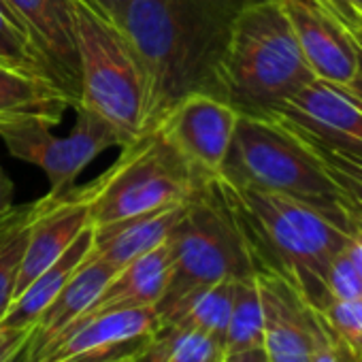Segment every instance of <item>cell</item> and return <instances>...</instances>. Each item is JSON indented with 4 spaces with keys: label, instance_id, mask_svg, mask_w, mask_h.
<instances>
[{
    "label": "cell",
    "instance_id": "obj_1",
    "mask_svg": "<svg viewBox=\"0 0 362 362\" xmlns=\"http://www.w3.org/2000/svg\"><path fill=\"white\" fill-rule=\"evenodd\" d=\"M247 0H126L113 22L145 79V130L190 94L216 96L233 22Z\"/></svg>",
    "mask_w": 362,
    "mask_h": 362
},
{
    "label": "cell",
    "instance_id": "obj_2",
    "mask_svg": "<svg viewBox=\"0 0 362 362\" xmlns=\"http://www.w3.org/2000/svg\"><path fill=\"white\" fill-rule=\"evenodd\" d=\"M222 186L254 271L281 277L309 307L322 309L330 300L324 281L326 267L343 252L351 226L290 197L239 188L224 179Z\"/></svg>",
    "mask_w": 362,
    "mask_h": 362
},
{
    "label": "cell",
    "instance_id": "obj_3",
    "mask_svg": "<svg viewBox=\"0 0 362 362\" xmlns=\"http://www.w3.org/2000/svg\"><path fill=\"white\" fill-rule=\"evenodd\" d=\"M313 79L281 0H247L230 28L216 98L241 115H267Z\"/></svg>",
    "mask_w": 362,
    "mask_h": 362
},
{
    "label": "cell",
    "instance_id": "obj_4",
    "mask_svg": "<svg viewBox=\"0 0 362 362\" xmlns=\"http://www.w3.org/2000/svg\"><path fill=\"white\" fill-rule=\"evenodd\" d=\"M220 177L239 188L281 194L351 226L343 197L315 151L269 115H241Z\"/></svg>",
    "mask_w": 362,
    "mask_h": 362
},
{
    "label": "cell",
    "instance_id": "obj_5",
    "mask_svg": "<svg viewBox=\"0 0 362 362\" xmlns=\"http://www.w3.org/2000/svg\"><path fill=\"white\" fill-rule=\"evenodd\" d=\"M166 243L173 269L156 305L160 324L168 322L199 290L256 273L220 177L209 179L194 192Z\"/></svg>",
    "mask_w": 362,
    "mask_h": 362
},
{
    "label": "cell",
    "instance_id": "obj_6",
    "mask_svg": "<svg viewBox=\"0 0 362 362\" xmlns=\"http://www.w3.org/2000/svg\"><path fill=\"white\" fill-rule=\"evenodd\" d=\"M79 56V105L109 122L122 145L145 128V79L117 24L94 7L73 0Z\"/></svg>",
    "mask_w": 362,
    "mask_h": 362
},
{
    "label": "cell",
    "instance_id": "obj_7",
    "mask_svg": "<svg viewBox=\"0 0 362 362\" xmlns=\"http://www.w3.org/2000/svg\"><path fill=\"white\" fill-rule=\"evenodd\" d=\"M207 184L181 158L158 128L122 145L119 158L90 181L92 226L132 218L160 207L188 203Z\"/></svg>",
    "mask_w": 362,
    "mask_h": 362
},
{
    "label": "cell",
    "instance_id": "obj_8",
    "mask_svg": "<svg viewBox=\"0 0 362 362\" xmlns=\"http://www.w3.org/2000/svg\"><path fill=\"white\" fill-rule=\"evenodd\" d=\"M73 109L77 111V122L64 136L54 134V128L41 124L18 126L0 134L13 158L45 173L49 179V197L71 192L77 177L98 153L115 145L122 147V139L109 122L79 103Z\"/></svg>",
    "mask_w": 362,
    "mask_h": 362
},
{
    "label": "cell",
    "instance_id": "obj_9",
    "mask_svg": "<svg viewBox=\"0 0 362 362\" xmlns=\"http://www.w3.org/2000/svg\"><path fill=\"white\" fill-rule=\"evenodd\" d=\"M160 326L156 307H130L81 317L26 362H132Z\"/></svg>",
    "mask_w": 362,
    "mask_h": 362
},
{
    "label": "cell",
    "instance_id": "obj_10",
    "mask_svg": "<svg viewBox=\"0 0 362 362\" xmlns=\"http://www.w3.org/2000/svg\"><path fill=\"white\" fill-rule=\"evenodd\" d=\"M315 79L347 88L362 100V73L345 16V0H281Z\"/></svg>",
    "mask_w": 362,
    "mask_h": 362
},
{
    "label": "cell",
    "instance_id": "obj_11",
    "mask_svg": "<svg viewBox=\"0 0 362 362\" xmlns=\"http://www.w3.org/2000/svg\"><path fill=\"white\" fill-rule=\"evenodd\" d=\"M239 111L211 94H190L175 103L158 130L184 162L205 181L220 177Z\"/></svg>",
    "mask_w": 362,
    "mask_h": 362
},
{
    "label": "cell",
    "instance_id": "obj_12",
    "mask_svg": "<svg viewBox=\"0 0 362 362\" xmlns=\"http://www.w3.org/2000/svg\"><path fill=\"white\" fill-rule=\"evenodd\" d=\"M267 115L303 139L362 158V100L347 88L313 79Z\"/></svg>",
    "mask_w": 362,
    "mask_h": 362
},
{
    "label": "cell",
    "instance_id": "obj_13",
    "mask_svg": "<svg viewBox=\"0 0 362 362\" xmlns=\"http://www.w3.org/2000/svg\"><path fill=\"white\" fill-rule=\"evenodd\" d=\"M90 203L92 190L88 184L81 188H73L64 197L45 194L43 199H39V211L30 224L26 239L16 296L47 267H52L88 226H92Z\"/></svg>",
    "mask_w": 362,
    "mask_h": 362
},
{
    "label": "cell",
    "instance_id": "obj_14",
    "mask_svg": "<svg viewBox=\"0 0 362 362\" xmlns=\"http://www.w3.org/2000/svg\"><path fill=\"white\" fill-rule=\"evenodd\" d=\"M26 26L47 75L79 103V56L73 0H5ZM81 3L90 5L88 0ZM92 7V5H90Z\"/></svg>",
    "mask_w": 362,
    "mask_h": 362
},
{
    "label": "cell",
    "instance_id": "obj_15",
    "mask_svg": "<svg viewBox=\"0 0 362 362\" xmlns=\"http://www.w3.org/2000/svg\"><path fill=\"white\" fill-rule=\"evenodd\" d=\"M262 303V349L271 362H311L313 309L281 277L256 271Z\"/></svg>",
    "mask_w": 362,
    "mask_h": 362
},
{
    "label": "cell",
    "instance_id": "obj_16",
    "mask_svg": "<svg viewBox=\"0 0 362 362\" xmlns=\"http://www.w3.org/2000/svg\"><path fill=\"white\" fill-rule=\"evenodd\" d=\"M75 105L49 75L0 64V134L30 124L56 128Z\"/></svg>",
    "mask_w": 362,
    "mask_h": 362
},
{
    "label": "cell",
    "instance_id": "obj_17",
    "mask_svg": "<svg viewBox=\"0 0 362 362\" xmlns=\"http://www.w3.org/2000/svg\"><path fill=\"white\" fill-rule=\"evenodd\" d=\"M186 211V203L160 207L132 218L94 226L90 254L113 264L117 271L134 258L166 243L175 224Z\"/></svg>",
    "mask_w": 362,
    "mask_h": 362
},
{
    "label": "cell",
    "instance_id": "obj_18",
    "mask_svg": "<svg viewBox=\"0 0 362 362\" xmlns=\"http://www.w3.org/2000/svg\"><path fill=\"white\" fill-rule=\"evenodd\" d=\"M170 269H173L170 247L168 243H162L156 250L122 267L115 273V277L109 281V286L103 290V294L94 300V305L81 317H90L103 311H113V309L156 307L168 286Z\"/></svg>",
    "mask_w": 362,
    "mask_h": 362
},
{
    "label": "cell",
    "instance_id": "obj_19",
    "mask_svg": "<svg viewBox=\"0 0 362 362\" xmlns=\"http://www.w3.org/2000/svg\"><path fill=\"white\" fill-rule=\"evenodd\" d=\"M115 273L117 269L113 264L88 254V258L71 275V279L58 292V296L41 313L35 326L33 339H30L28 356L35 354L39 347H43L49 339H54L66 326H71L77 317H81L94 305V300L103 294V290L109 286Z\"/></svg>",
    "mask_w": 362,
    "mask_h": 362
},
{
    "label": "cell",
    "instance_id": "obj_20",
    "mask_svg": "<svg viewBox=\"0 0 362 362\" xmlns=\"http://www.w3.org/2000/svg\"><path fill=\"white\" fill-rule=\"evenodd\" d=\"M92 239H94V226H88L52 267H47L13 298V303L9 305L5 315L0 317V322L13 328H35L41 313L49 307V303L58 296V292L71 279V275L88 258L92 250Z\"/></svg>",
    "mask_w": 362,
    "mask_h": 362
},
{
    "label": "cell",
    "instance_id": "obj_21",
    "mask_svg": "<svg viewBox=\"0 0 362 362\" xmlns=\"http://www.w3.org/2000/svg\"><path fill=\"white\" fill-rule=\"evenodd\" d=\"M233 290H235V279H226V281L207 286V288L199 290L197 294H192L177 309V313L164 324L177 322L186 328L205 332L224 345L226 326H228L230 307H233Z\"/></svg>",
    "mask_w": 362,
    "mask_h": 362
},
{
    "label": "cell",
    "instance_id": "obj_22",
    "mask_svg": "<svg viewBox=\"0 0 362 362\" xmlns=\"http://www.w3.org/2000/svg\"><path fill=\"white\" fill-rule=\"evenodd\" d=\"M262 303L256 284V273L243 279H235L233 307L224 337V354H239L262 347Z\"/></svg>",
    "mask_w": 362,
    "mask_h": 362
},
{
    "label": "cell",
    "instance_id": "obj_23",
    "mask_svg": "<svg viewBox=\"0 0 362 362\" xmlns=\"http://www.w3.org/2000/svg\"><path fill=\"white\" fill-rule=\"evenodd\" d=\"M303 141L322 160L326 173L330 175L339 194L343 197L347 214L362 216V158L351 151H343L311 139H303Z\"/></svg>",
    "mask_w": 362,
    "mask_h": 362
},
{
    "label": "cell",
    "instance_id": "obj_24",
    "mask_svg": "<svg viewBox=\"0 0 362 362\" xmlns=\"http://www.w3.org/2000/svg\"><path fill=\"white\" fill-rule=\"evenodd\" d=\"M0 64H9L26 71L45 73V64L30 41L26 26L13 13V9L0 0Z\"/></svg>",
    "mask_w": 362,
    "mask_h": 362
},
{
    "label": "cell",
    "instance_id": "obj_25",
    "mask_svg": "<svg viewBox=\"0 0 362 362\" xmlns=\"http://www.w3.org/2000/svg\"><path fill=\"white\" fill-rule=\"evenodd\" d=\"M334 341L345 349V354L358 362L362 360V298L356 300H334L330 298L322 309H315Z\"/></svg>",
    "mask_w": 362,
    "mask_h": 362
},
{
    "label": "cell",
    "instance_id": "obj_26",
    "mask_svg": "<svg viewBox=\"0 0 362 362\" xmlns=\"http://www.w3.org/2000/svg\"><path fill=\"white\" fill-rule=\"evenodd\" d=\"M37 211H39V201H37ZM35 216L28 222H24L20 228H16L9 237L3 239V243H0V317L5 315L11 300L16 298L18 275H20L26 239H28V230H30Z\"/></svg>",
    "mask_w": 362,
    "mask_h": 362
},
{
    "label": "cell",
    "instance_id": "obj_27",
    "mask_svg": "<svg viewBox=\"0 0 362 362\" xmlns=\"http://www.w3.org/2000/svg\"><path fill=\"white\" fill-rule=\"evenodd\" d=\"M326 292L334 300H356L362 298V279L349 262L345 247L326 267Z\"/></svg>",
    "mask_w": 362,
    "mask_h": 362
},
{
    "label": "cell",
    "instance_id": "obj_28",
    "mask_svg": "<svg viewBox=\"0 0 362 362\" xmlns=\"http://www.w3.org/2000/svg\"><path fill=\"white\" fill-rule=\"evenodd\" d=\"M177 324V322H175ZM224 354V345L199 330L186 328L181 332L173 354L166 362H211Z\"/></svg>",
    "mask_w": 362,
    "mask_h": 362
},
{
    "label": "cell",
    "instance_id": "obj_29",
    "mask_svg": "<svg viewBox=\"0 0 362 362\" xmlns=\"http://www.w3.org/2000/svg\"><path fill=\"white\" fill-rule=\"evenodd\" d=\"M313 309V307H311ZM311 362H354L345 349L334 341L332 332L320 317V313L313 309V351Z\"/></svg>",
    "mask_w": 362,
    "mask_h": 362
},
{
    "label": "cell",
    "instance_id": "obj_30",
    "mask_svg": "<svg viewBox=\"0 0 362 362\" xmlns=\"http://www.w3.org/2000/svg\"><path fill=\"white\" fill-rule=\"evenodd\" d=\"M35 328H13L0 322V362H26Z\"/></svg>",
    "mask_w": 362,
    "mask_h": 362
},
{
    "label": "cell",
    "instance_id": "obj_31",
    "mask_svg": "<svg viewBox=\"0 0 362 362\" xmlns=\"http://www.w3.org/2000/svg\"><path fill=\"white\" fill-rule=\"evenodd\" d=\"M35 214H37V201L26 205L24 209L13 207L7 214H0V243H3V239L9 237L16 228H20L24 222H28Z\"/></svg>",
    "mask_w": 362,
    "mask_h": 362
},
{
    "label": "cell",
    "instance_id": "obj_32",
    "mask_svg": "<svg viewBox=\"0 0 362 362\" xmlns=\"http://www.w3.org/2000/svg\"><path fill=\"white\" fill-rule=\"evenodd\" d=\"M345 254H347L349 262L354 264L356 273H358L360 279H362V233H358L354 226H351L349 239H347V243H345Z\"/></svg>",
    "mask_w": 362,
    "mask_h": 362
},
{
    "label": "cell",
    "instance_id": "obj_33",
    "mask_svg": "<svg viewBox=\"0 0 362 362\" xmlns=\"http://www.w3.org/2000/svg\"><path fill=\"white\" fill-rule=\"evenodd\" d=\"M345 24L349 28V35L354 39V45H356V54H358V64H360V73H362V16L358 11H349L345 16Z\"/></svg>",
    "mask_w": 362,
    "mask_h": 362
},
{
    "label": "cell",
    "instance_id": "obj_34",
    "mask_svg": "<svg viewBox=\"0 0 362 362\" xmlns=\"http://www.w3.org/2000/svg\"><path fill=\"white\" fill-rule=\"evenodd\" d=\"M13 197H16V188L13 181L9 179V175L5 173L3 164H0V214H7L9 209H13Z\"/></svg>",
    "mask_w": 362,
    "mask_h": 362
},
{
    "label": "cell",
    "instance_id": "obj_35",
    "mask_svg": "<svg viewBox=\"0 0 362 362\" xmlns=\"http://www.w3.org/2000/svg\"><path fill=\"white\" fill-rule=\"evenodd\" d=\"M224 362H271L262 347L239 351V354H224Z\"/></svg>",
    "mask_w": 362,
    "mask_h": 362
},
{
    "label": "cell",
    "instance_id": "obj_36",
    "mask_svg": "<svg viewBox=\"0 0 362 362\" xmlns=\"http://www.w3.org/2000/svg\"><path fill=\"white\" fill-rule=\"evenodd\" d=\"M88 3H90L98 13H103L105 18L113 20L115 13L122 9V5L126 3V0H88Z\"/></svg>",
    "mask_w": 362,
    "mask_h": 362
},
{
    "label": "cell",
    "instance_id": "obj_37",
    "mask_svg": "<svg viewBox=\"0 0 362 362\" xmlns=\"http://www.w3.org/2000/svg\"><path fill=\"white\" fill-rule=\"evenodd\" d=\"M349 222H351V226H354L358 233H362V216H354V214H349Z\"/></svg>",
    "mask_w": 362,
    "mask_h": 362
},
{
    "label": "cell",
    "instance_id": "obj_38",
    "mask_svg": "<svg viewBox=\"0 0 362 362\" xmlns=\"http://www.w3.org/2000/svg\"><path fill=\"white\" fill-rule=\"evenodd\" d=\"M345 3H347L354 11H358V13L362 16V0H345Z\"/></svg>",
    "mask_w": 362,
    "mask_h": 362
},
{
    "label": "cell",
    "instance_id": "obj_39",
    "mask_svg": "<svg viewBox=\"0 0 362 362\" xmlns=\"http://www.w3.org/2000/svg\"><path fill=\"white\" fill-rule=\"evenodd\" d=\"M211 362H224V354H222L220 358H216V360H211Z\"/></svg>",
    "mask_w": 362,
    "mask_h": 362
},
{
    "label": "cell",
    "instance_id": "obj_40",
    "mask_svg": "<svg viewBox=\"0 0 362 362\" xmlns=\"http://www.w3.org/2000/svg\"><path fill=\"white\" fill-rule=\"evenodd\" d=\"M358 362H362V360H358Z\"/></svg>",
    "mask_w": 362,
    "mask_h": 362
}]
</instances>
